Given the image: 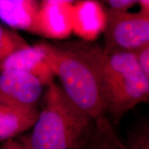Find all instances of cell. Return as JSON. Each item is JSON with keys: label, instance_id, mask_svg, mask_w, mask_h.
<instances>
[{"label": "cell", "instance_id": "11", "mask_svg": "<svg viewBox=\"0 0 149 149\" xmlns=\"http://www.w3.org/2000/svg\"><path fill=\"white\" fill-rule=\"evenodd\" d=\"M81 149H125L107 115L95 120L94 133Z\"/></svg>", "mask_w": 149, "mask_h": 149}, {"label": "cell", "instance_id": "17", "mask_svg": "<svg viewBox=\"0 0 149 149\" xmlns=\"http://www.w3.org/2000/svg\"><path fill=\"white\" fill-rule=\"evenodd\" d=\"M138 4L140 6L139 12L144 15L149 17V1L148 0H139Z\"/></svg>", "mask_w": 149, "mask_h": 149}, {"label": "cell", "instance_id": "1", "mask_svg": "<svg viewBox=\"0 0 149 149\" xmlns=\"http://www.w3.org/2000/svg\"><path fill=\"white\" fill-rule=\"evenodd\" d=\"M45 56L61 88L72 102L97 120L107 114L103 48L95 42L43 41L35 44Z\"/></svg>", "mask_w": 149, "mask_h": 149}, {"label": "cell", "instance_id": "3", "mask_svg": "<svg viewBox=\"0 0 149 149\" xmlns=\"http://www.w3.org/2000/svg\"><path fill=\"white\" fill-rule=\"evenodd\" d=\"M107 114L117 124L136 106L149 98V77L139 69L133 51H114L104 55Z\"/></svg>", "mask_w": 149, "mask_h": 149}, {"label": "cell", "instance_id": "9", "mask_svg": "<svg viewBox=\"0 0 149 149\" xmlns=\"http://www.w3.org/2000/svg\"><path fill=\"white\" fill-rule=\"evenodd\" d=\"M34 107H18L0 104V140H8L33 127L39 116Z\"/></svg>", "mask_w": 149, "mask_h": 149}, {"label": "cell", "instance_id": "14", "mask_svg": "<svg viewBox=\"0 0 149 149\" xmlns=\"http://www.w3.org/2000/svg\"><path fill=\"white\" fill-rule=\"evenodd\" d=\"M133 52L139 69L149 77V44H145Z\"/></svg>", "mask_w": 149, "mask_h": 149}, {"label": "cell", "instance_id": "16", "mask_svg": "<svg viewBox=\"0 0 149 149\" xmlns=\"http://www.w3.org/2000/svg\"><path fill=\"white\" fill-rule=\"evenodd\" d=\"M0 149H30L26 137L10 139L4 141Z\"/></svg>", "mask_w": 149, "mask_h": 149}, {"label": "cell", "instance_id": "12", "mask_svg": "<svg viewBox=\"0 0 149 149\" xmlns=\"http://www.w3.org/2000/svg\"><path fill=\"white\" fill-rule=\"evenodd\" d=\"M29 46L26 41L16 32L0 25V66L9 56Z\"/></svg>", "mask_w": 149, "mask_h": 149}, {"label": "cell", "instance_id": "6", "mask_svg": "<svg viewBox=\"0 0 149 149\" xmlns=\"http://www.w3.org/2000/svg\"><path fill=\"white\" fill-rule=\"evenodd\" d=\"M74 1L44 0L40 3L33 34L62 40L72 33V7Z\"/></svg>", "mask_w": 149, "mask_h": 149}, {"label": "cell", "instance_id": "5", "mask_svg": "<svg viewBox=\"0 0 149 149\" xmlns=\"http://www.w3.org/2000/svg\"><path fill=\"white\" fill-rule=\"evenodd\" d=\"M43 85L31 74L16 70L0 71V104L18 107H36Z\"/></svg>", "mask_w": 149, "mask_h": 149}, {"label": "cell", "instance_id": "4", "mask_svg": "<svg viewBox=\"0 0 149 149\" xmlns=\"http://www.w3.org/2000/svg\"><path fill=\"white\" fill-rule=\"evenodd\" d=\"M104 55L114 51H134L149 44V17L140 13H120L104 6Z\"/></svg>", "mask_w": 149, "mask_h": 149}, {"label": "cell", "instance_id": "13", "mask_svg": "<svg viewBox=\"0 0 149 149\" xmlns=\"http://www.w3.org/2000/svg\"><path fill=\"white\" fill-rule=\"evenodd\" d=\"M125 149H149V124L147 120L139 121L130 128Z\"/></svg>", "mask_w": 149, "mask_h": 149}, {"label": "cell", "instance_id": "10", "mask_svg": "<svg viewBox=\"0 0 149 149\" xmlns=\"http://www.w3.org/2000/svg\"><path fill=\"white\" fill-rule=\"evenodd\" d=\"M40 3L35 0H0V20L11 28L33 33Z\"/></svg>", "mask_w": 149, "mask_h": 149}, {"label": "cell", "instance_id": "15", "mask_svg": "<svg viewBox=\"0 0 149 149\" xmlns=\"http://www.w3.org/2000/svg\"><path fill=\"white\" fill-rule=\"evenodd\" d=\"M138 1L137 0H107L103 1L102 3L108 6L106 7L109 10L115 12L125 13L128 9L137 4Z\"/></svg>", "mask_w": 149, "mask_h": 149}, {"label": "cell", "instance_id": "8", "mask_svg": "<svg viewBox=\"0 0 149 149\" xmlns=\"http://www.w3.org/2000/svg\"><path fill=\"white\" fill-rule=\"evenodd\" d=\"M16 70L37 78L43 86L53 82L55 74L42 51L35 45L24 48L12 54L2 63L0 71Z\"/></svg>", "mask_w": 149, "mask_h": 149}, {"label": "cell", "instance_id": "7", "mask_svg": "<svg viewBox=\"0 0 149 149\" xmlns=\"http://www.w3.org/2000/svg\"><path fill=\"white\" fill-rule=\"evenodd\" d=\"M106 23L104 6L93 0L74 1L72 7V32L80 40L94 42L104 31Z\"/></svg>", "mask_w": 149, "mask_h": 149}, {"label": "cell", "instance_id": "2", "mask_svg": "<svg viewBox=\"0 0 149 149\" xmlns=\"http://www.w3.org/2000/svg\"><path fill=\"white\" fill-rule=\"evenodd\" d=\"M44 107L26 137L30 149H81L92 137L95 120L67 96L61 86H48Z\"/></svg>", "mask_w": 149, "mask_h": 149}]
</instances>
